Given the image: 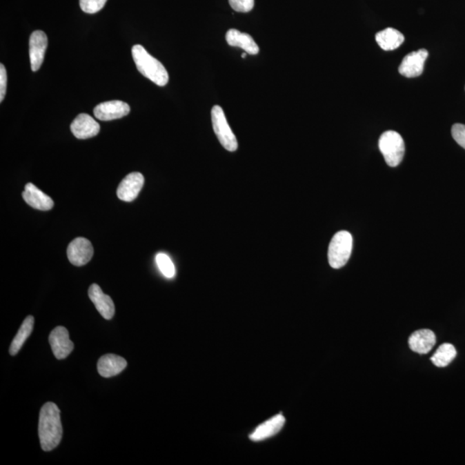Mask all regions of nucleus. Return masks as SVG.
Masks as SVG:
<instances>
[{"instance_id": "1", "label": "nucleus", "mask_w": 465, "mask_h": 465, "mask_svg": "<svg viewBox=\"0 0 465 465\" xmlns=\"http://www.w3.org/2000/svg\"><path fill=\"white\" fill-rule=\"evenodd\" d=\"M38 433L41 449L45 452L57 448L62 439L61 411L54 402H47L40 411Z\"/></svg>"}, {"instance_id": "2", "label": "nucleus", "mask_w": 465, "mask_h": 465, "mask_svg": "<svg viewBox=\"0 0 465 465\" xmlns=\"http://www.w3.org/2000/svg\"><path fill=\"white\" fill-rule=\"evenodd\" d=\"M132 57L138 71L150 79L152 82L159 86H165L169 81L168 71L161 61L152 57L141 45H135L132 48Z\"/></svg>"}, {"instance_id": "3", "label": "nucleus", "mask_w": 465, "mask_h": 465, "mask_svg": "<svg viewBox=\"0 0 465 465\" xmlns=\"http://www.w3.org/2000/svg\"><path fill=\"white\" fill-rule=\"evenodd\" d=\"M353 251V236L348 231L336 232L328 248L329 265L339 269L348 262Z\"/></svg>"}, {"instance_id": "4", "label": "nucleus", "mask_w": 465, "mask_h": 465, "mask_svg": "<svg viewBox=\"0 0 465 465\" xmlns=\"http://www.w3.org/2000/svg\"><path fill=\"white\" fill-rule=\"evenodd\" d=\"M378 146L388 166L395 168L400 165L405 154L404 141L400 134L393 130L384 132L381 135Z\"/></svg>"}, {"instance_id": "5", "label": "nucleus", "mask_w": 465, "mask_h": 465, "mask_svg": "<svg viewBox=\"0 0 465 465\" xmlns=\"http://www.w3.org/2000/svg\"><path fill=\"white\" fill-rule=\"evenodd\" d=\"M211 120H212L213 130L218 140L226 150L235 152L238 148V141L228 125L226 116L223 108L219 106H215L211 110Z\"/></svg>"}, {"instance_id": "6", "label": "nucleus", "mask_w": 465, "mask_h": 465, "mask_svg": "<svg viewBox=\"0 0 465 465\" xmlns=\"http://www.w3.org/2000/svg\"><path fill=\"white\" fill-rule=\"evenodd\" d=\"M95 249L89 239L76 238L69 244L68 257L69 261L76 266L86 265L92 259Z\"/></svg>"}, {"instance_id": "7", "label": "nucleus", "mask_w": 465, "mask_h": 465, "mask_svg": "<svg viewBox=\"0 0 465 465\" xmlns=\"http://www.w3.org/2000/svg\"><path fill=\"white\" fill-rule=\"evenodd\" d=\"M428 57V51L426 50L411 52L404 58L398 71L407 78L419 77L424 70L425 61Z\"/></svg>"}, {"instance_id": "8", "label": "nucleus", "mask_w": 465, "mask_h": 465, "mask_svg": "<svg viewBox=\"0 0 465 465\" xmlns=\"http://www.w3.org/2000/svg\"><path fill=\"white\" fill-rule=\"evenodd\" d=\"M144 185V177L140 172H131L125 177L117 188V197L124 202L137 199Z\"/></svg>"}, {"instance_id": "9", "label": "nucleus", "mask_w": 465, "mask_h": 465, "mask_svg": "<svg viewBox=\"0 0 465 465\" xmlns=\"http://www.w3.org/2000/svg\"><path fill=\"white\" fill-rule=\"evenodd\" d=\"M47 47V34L41 30L34 31L30 38V59L33 72L39 70L43 65Z\"/></svg>"}, {"instance_id": "10", "label": "nucleus", "mask_w": 465, "mask_h": 465, "mask_svg": "<svg viewBox=\"0 0 465 465\" xmlns=\"http://www.w3.org/2000/svg\"><path fill=\"white\" fill-rule=\"evenodd\" d=\"M50 343L54 355L57 359H64L74 350L75 345L69 339L68 329L64 327H57L51 332Z\"/></svg>"}, {"instance_id": "11", "label": "nucleus", "mask_w": 465, "mask_h": 465, "mask_svg": "<svg viewBox=\"0 0 465 465\" xmlns=\"http://www.w3.org/2000/svg\"><path fill=\"white\" fill-rule=\"evenodd\" d=\"M130 112V106L120 100L99 103L93 110L96 118L101 121L119 119V118L128 116Z\"/></svg>"}, {"instance_id": "12", "label": "nucleus", "mask_w": 465, "mask_h": 465, "mask_svg": "<svg viewBox=\"0 0 465 465\" xmlns=\"http://www.w3.org/2000/svg\"><path fill=\"white\" fill-rule=\"evenodd\" d=\"M88 295L99 314L106 320H110L115 315V305L112 298L103 293L101 288L96 284L90 286Z\"/></svg>"}, {"instance_id": "13", "label": "nucleus", "mask_w": 465, "mask_h": 465, "mask_svg": "<svg viewBox=\"0 0 465 465\" xmlns=\"http://www.w3.org/2000/svg\"><path fill=\"white\" fill-rule=\"evenodd\" d=\"M71 131L78 139H89L99 133L100 125L88 114H79L71 124Z\"/></svg>"}, {"instance_id": "14", "label": "nucleus", "mask_w": 465, "mask_h": 465, "mask_svg": "<svg viewBox=\"0 0 465 465\" xmlns=\"http://www.w3.org/2000/svg\"><path fill=\"white\" fill-rule=\"evenodd\" d=\"M24 201L34 209L48 211L53 209L54 201L33 184H27L23 192Z\"/></svg>"}, {"instance_id": "15", "label": "nucleus", "mask_w": 465, "mask_h": 465, "mask_svg": "<svg viewBox=\"0 0 465 465\" xmlns=\"http://www.w3.org/2000/svg\"><path fill=\"white\" fill-rule=\"evenodd\" d=\"M435 344V334L430 329H421V330L415 331L408 339L409 348L413 352L419 354L428 353Z\"/></svg>"}, {"instance_id": "16", "label": "nucleus", "mask_w": 465, "mask_h": 465, "mask_svg": "<svg viewBox=\"0 0 465 465\" xmlns=\"http://www.w3.org/2000/svg\"><path fill=\"white\" fill-rule=\"evenodd\" d=\"M127 367V361L115 354H107L100 357L98 371L100 376L112 377L120 374Z\"/></svg>"}, {"instance_id": "17", "label": "nucleus", "mask_w": 465, "mask_h": 465, "mask_svg": "<svg viewBox=\"0 0 465 465\" xmlns=\"http://www.w3.org/2000/svg\"><path fill=\"white\" fill-rule=\"evenodd\" d=\"M286 423V418L282 415H277L270 418L268 421L264 422L255 429V431L250 435V439L253 442H262L264 439H269L270 437L276 435L281 431Z\"/></svg>"}, {"instance_id": "18", "label": "nucleus", "mask_w": 465, "mask_h": 465, "mask_svg": "<svg viewBox=\"0 0 465 465\" xmlns=\"http://www.w3.org/2000/svg\"><path fill=\"white\" fill-rule=\"evenodd\" d=\"M226 41L231 47L242 48L246 54L256 55L259 53V48L250 34L231 29L226 34Z\"/></svg>"}, {"instance_id": "19", "label": "nucleus", "mask_w": 465, "mask_h": 465, "mask_svg": "<svg viewBox=\"0 0 465 465\" xmlns=\"http://www.w3.org/2000/svg\"><path fill=\"white\" fill-rule=\"evenodd\" d=\"M405 40L404 34L400 31L387 28L376 34V41L382 50L392 51L401 46Z\"/></svg>"}, {"instance_id": "20", "label": "nucleus", "mask_w": 465, "mask_h": 465, "mask_svg": "<svg viewBox=\"0 0 465 465\" xmlns=\"http://www.w3.org/2000/svg\"><path fill=\"white\" fill-rule=\"evenodd\" d=\"M34 324V319L32 315H29V317L23 321L15 338L13 339L12 344H10V355L14 356L19 353L20 349L22 348V346L24 344V342H26V339L30 337L31 333H32Z\"/></svg>"}, {"instance_id": "21", "label": "nucleus", "mask_w": 465, "mask_h": 465, "mask_svg": "<svg viewBox=\"0 0 465 465\" xmlns=\"http://www.w3.org/2000/svg\"><path fill=\"white\" fill-rule=\"evenodd\" d=\"M456 356L457 350L454 346L450 343H444L437 349L431 360L437 367H446L453 362Z\"/></svg>"}, {"instance_id": "22", "label": "nucleus", "mask_w": 465, "mask_h": 465, "mask_svg": "<svg viewBox=\"0 0 465 465\" xmlns=\"http://www.w3.org/2000/svg\"><path fill=\"white\" fill-rule=\"evenodd\" d=\"M155 259L159 269L163 275L168 277V279H172V277L175 276V266L173 265L172 259L169 258V256L161 253L156 255Z\"/></svg>"}, {"instance_id": "23", "label": "nucleus", "mask_w": 465, "mask_h": 465, "mask_svg": "<svg viewBox=\"0 0 465 465\" xmlns=\"http://www.w3.org/2000/svg\"><path fill=\"white\" fill-rule=\"evenodd\" d=\"M107 0H79L83 12L95 14L100 12L105 7Z\"/></svg>"}, {"instance_id": "24", "label": "nucleus", "mask_w": 465, "mask_h": 465, "mask_svg": "<svg viewBox=\"0 0 465 465\" xmlns=\"http://www.w3.org/2000/svg\"><path fill=\"white\" fill-rule=\"evenodd\" d=\"M232 10L238 12H249L255 7V0H228Z\"/></svg>"}, {"instance_id": "25", "label": "nucleus", "mask_w": 465, "mask_h": 465, "mask_svg": "<svg viewBox=\"0 0 465 465\" xmlns=\"http://www.w3.org/2000/svg\"><path fill=\"white\" fill-rule=\"evenodd\" d=\"M452 135L457 144L465 149V125L454 124L452 128Z\"/></svg>"}, {"instance_id": "26", "label": "nucleus", "mask_w": 465, "mask_h": 465, "mask_svg": "<svg viewBox=\"0 0 465 465\" xmlns=\"http://www.w3.org/2000/svg\"><path fill=\"white\" fill-rule=\"evenodd\" d=\"M7 88V75L5 66L0 65V102L5 99Z\"/></svg>"}, {"instance_id": "27", "label": "nucleus", "mask_w": 465, "mask_h": 465, "mask_svg": "<svg viewBox=\"0 0 465 465\" xmlns=\"http://www.w3.org/2000/svg\"><path fill=\"white\" fill-rule=\"evenodd\" d=\"M246 55H248V54H246V52H245V53H243V54L241 55V57H242V58H246Z\"/></svg>"}]
</instances>
